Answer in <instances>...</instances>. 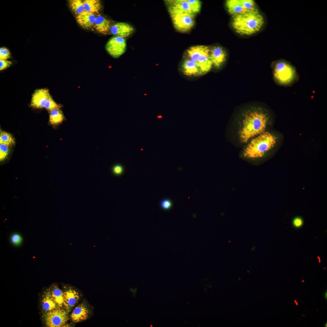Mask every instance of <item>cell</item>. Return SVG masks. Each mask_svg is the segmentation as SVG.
Wrapping results in <instances>:
<instances>
[{
    "instance_id": "obj_33",
    "label": "cell",
    "mask_w": 327,
    "mask_h": 327,
    "mask_svg": "<svg viewBox=\"0 0 327 327\" xmlns=\"http://www.w3.org/2000/svg\"><path fill=\"white\" fill-rule=\"evenodd\" d=\"M293 226L297 228H299L301 226L303 223V221L302 219L299 217H297L295 218L292 222Z\"/></svg>"
},
{
    "instance_id": "obj_26",
    "label": "cell",
    "mask_w": 327,
    "mask_h": 327,
    "mask_svg": "<svg viewBox=\"0 0 327 327\" xmlns=\"http://www.w3.org/2000/svg\"><path fill=\"white\" fill-rule=\"evenodd\" d=\"M239 2L247 11H251L256 9L255 8V3L252 0H239Z\"/></svg>"
},
{
    "instance_id": "obj_6",
    "label": "cell",
    "mask_w": 327,
    "mask_h": 327,
    "mask_svg": "<svg viewBox=\"0 0 327 327\" xmlns=\"http://www.w3.org/2000/svg\"><path fill=\"white\" fill-rule=\"evenodd\" d=\"M170 15L174 27L180 32H184L190 30L194 25V14L183 12Z\"/></svg>"
},
{
    "instance_id": "obj_13",
    "label": "cell",
    "mask_w": 327,
    "mask_h": 327,
    "mask_svg": "<svg viewBox=\"0 0 327 327\" xmlns=\"http://www.w3.org/2000/svg\"><path fill=\"white\" fill-rule=\"evenodd\" d=\"M210 58L213 65L217 68H219L226 59V54L221 48L215 47L210 51Z\"/></svg>"
},
{
    "instance_id": "obj_20",
    "label": "cell",
    "mask_w": 327,
    "mask_h": 327,
    "mask_svg": "<svg viewBox=\"0 0 327 327\" xmlns=\"http://www.w3.org/2000/svg\"><path fill=\"white\" fill-rule=\"evenodd\" d=\"M85 11L93 13H98L102 8L99 0H85L83 1Z\"/></svg>"
},
{
    "instance_id": "obj_25",
    "label": "cell",
    "mask_w": 327,
    "mask_h": 327,
    "mask_svg": "<svg viewBox=\"0 0 327 327\" xmlns=\"http://www.w3.org/2000/svg\"><path fill=\"white\" fill-rule=\"evenodd\" d=\"M191 10L194 14L199 12L201 7V2L198 0H187Z\"/></svg>"
},
{
    "instance_id": "obj_27",
    "label": "cell",
    "mask_w": 327,
    "mask_h": 327,
    "mask_svg": "<svg viewBox=\"0 0 327 327\" xmlns=\"http://www.w3.org/2000/svg\"><path fill=\"white\" fill-rule=\"evenodd\" d=\"M9 146L4 144H0V160L1 161L3 160L7 157L9 151Z\"/></svg>"
},
{
    "instance_id": "obj_9",
    "label": "cell",
    "mask_w": 327,
    "mask_h": 327,
    "mask_svg": "<svg viewBox=\"0 0 327 327\" xmlns=\"http://www.w3.org/2000/svg\"><path fill=\"white\" fill-rule=\"evenodd\" d=\"M51 96L48 89L46 88L36 90L33 93L31 105L33 107L46 108L50 97Z\"/></svg>"
},
{
    "instance_id": "obj_17",
    "label": "cell",
    "mask_w": 327,
    "mask_h": 327,
    "mask_svg": "<svg viewBox=\"0 0 327 327\" xmlns=\"http://www.w3.org/2000/svg\"><path fill=\"white\" fill-rule=\"evenodd\" d=\"M184 73L187 75H196L202 74L196 63L190 59H186L182 65Z\"/></svg>"
},
{
    "instance_id": "obj_8",
    "label": "cell",
    "mask_w": 327,
    "mask_h": 327,
    "mask_svg": "<svg viewBox=\"0 0 327 327\" xmlns=\"http://www.w3.org/2000/svg\"><path fill=\"white\" fill-rule=\"evenodd\" d=\"M126 47V41L124 38L114 36L108 41L105 45V49L112 57L117 58L124 53Z\"/></svg>"
},
{
    "instance_id": "obj_34",
    "label": "cell",
    "mask_w": 327,
    "mask_h": 327,
    "mask_svg": "<svg viewBox=\"0 0 327 327\" xmlns=\"http://www.w3.org/2000/svg\"><path fill=\"white\" fill-rule=\"evenodd\" d=\"M324 296H325V299H327V292H325V295H324Z\"/></svg>"
},
{
    "instance_id": "obj_16",
    "label": "cell",
    "mask_w": 327,
    "mask_h": 327,
    "mask_svg": "<svg viewBox=\"0 0 327 327\" xmlns=\"http://www.w3.org/2000/svg\"><path fill=\"white\" fill-rule=\"evenodd\" d=\"M88 314L87 308L84 305L81 304L74 309L71 314V317L74 322L78 323L86 320Z\"/></svg>"
},
{
    "instance_id": "obj_28",
    "label": "cell",
    "mask_w": 327,
    "mask_h": 327,
    "mask_svg": "<svg viewBox=\"0 0 327 327\" xmlns=\"http://www.w3.org/2000/svg\"><path fill=\"white\" fill-rule=\"evenodd\" d=\"M10 240L11 243L14 246H18L21 244L22 241V238L21 235L18 233H13L11 236Z\"/></svg>"
},
{
    "instance_id": "obj_19",
    "label": "cell",
    "mask_w": 327,
    "mask_h": 327,
    "mask_svg": "<svg viewBox=\"0 0 327 327\" xmlns=\"http://www.w3.org/2000/svg\"><path fill=\"white\" fill-rule=\"evenodd\" d=\"M51 296L60 308L63 306L64 293L58 287L54 286L48 291Z\"/></svg>"
},
{
    "instance_id": "obj_24",
    "label": "cell",
    "mask_w": 327,
    "mask_h": 327,
    "mask_svg": "<svg viewBox=\"0 0 327 327\" xmlns=\"http://www.w3.org/2000/svg\"><path fill=\"white\" fill-rule=\"evenodd\" d=\"M14 139L12 135L5 131H1L0 134V144L10 145L15 143Z\"/></svg>"
},
{
    "instance_id": "obj_1",
    "label": "cell",
    "mask_w": 327,
    "mask_h": 327,
    "mask_svg": "<svg viewBox=\"0 0 327 327\" xmlns=\"http://www.w3.org/2000/svg\"><path fill=\"white\" fill-rule=\"evenodd\" d=\"M268 119V114L260 108L246 113L240 132L242 141L246 142L252 137L263 132Z\"/></svg>"
},
{
    "instance_id": "obj_12",
    "label": "cell",
    "mask_w": 327,
    "mask_h": 327,
    "mask_svg": "<svg viewBox=\"0 0 327 327\" xmlns=\"http://www.w3.org/2000/svg\"><path fill=\"white\" fill-rule=\"evenodd\" d=\"M169 4L168 9L170 15L183 12L194 14L191 10L189 4L187 0L170 1Z\"/></svg>"
},
{
    "instance_id": "obj_4",
    "label": "cell",
    "mask_w": 327,
    "mask_h": 327,
    "mask_svg": "<svg viewBox=\"0 0 327 327\" xmlns=\"http://www.w3.org/2000/svg\"><path fill=\"white\" fill-rule=\"evenodd\" d=\"M273 74L275 81L281 86L291 85L299 79L298 74L294 67L283 60H279L276 62Z\"/></svg>"
},
{
    "instance_id": "obj_14",
    "label": "cell",
    "mask_w": 327,
    "mask_h": 327,
    "mask_svg": "<svg viewBox=\"0 0 327 327\" xmlns=\"http://www.w3.org/2000/svg\"><path fill=\"white\" fill-rule=\"evenodd\" d=\"M79 299L78 294L74 290L70 289L64 293L63 305L68 312L75 305Z\"/></svg>"
},
{
    "instance_id": "obj_31",
    "label": "cell",
    "mask_w": 327,
    "mask_h": 327,
    "mask_svg": "<svg viewBox=\"0 0 327 327\" xmlns=\"http://www.w3.org/2000/svg\"><path fill=\"white\" fill-rule=\"evenodd\" d=\"M123 167L120 164H116L112 168V172L113 173L116 175H120L123 172Z\"/></svg>"
},
{
    "instance_id": "obj_22",
    "label": "cell",
    "mask_w": 327,
    "mask_h": 327,
    "mask_svg": "<svg viewBox=\"0 0 327 327\" xmlns=\"http://www.w3.org/2000/svg\"><path fill=\"white\" fill-rule=\"evenodd\" d=\"M49 111V121L51 124L57 125L64 121V117L60 108H55Z\"/></svg>"
},
{
    "instance_id": "obj_36",
    "label": "cell",
    "mask_w": 327,
    "mask_h": 327,
    "mask_svg": "<svg viewBox=\"0 0 327 327\" xmlns=\"http://www.w3.org/2000/svg\"><path fill=\"white\" fill-rule=\"evenodd\" d=\"M325 327H326L327 326V323H326L325 324Z\"/></svg>"
},
{
    "instance_id": "obj_3",
    "label": "cell",
    "mask_w": 327,
    "mask_h": 327,
    "mask_svg": "<svg viewBox=\"0 0 327 327\" xmlns=\"http://www.w3.org/2000/svg\"><path fill=\"white\" fill-rule=\"evenodd\" d=\"M276 143L275 137L268 132L263 133L253 139L245 150V158L255 160L263 157Z\"/></svg>"
},
{
    "instance_id": "obj_29",
    "label": "cell",
    "mask_w": 327,
    "mask_h": 327,
    "mask_svg": "<svg viewBox=\"0 0 327 327\" xmlns=\"http://www.w3.org/2000/svg\"><path fill=\"white\" fill-rule=\"evenodd\" d=\"M172 203L169 199H164L160 203V206L161 208L164 210H168L171 208L172 206Z\"/></svg>"
},
{
    "instance_id": "obj_18",
    "label": "cell",
    "mask_w": 327,
    "mask_h": 327,
    "mask_svg": "<svg viewBox=\"0 0 327 327\" xmlns=\"http://www.w3.org/2000/svg\"><path fill=\"white\" fill-rule=\"evenodd\" d=\"M226 4L229 12L233 16L247 11L244 8L239 0H228L226 1Z\"/></svg>"
},
{
    "instance_id": "obj_23",
    "label": "cell",
    "mask_w": 327,
    "mask_h": 327,
    "mask_svg": "<svg viewBox=\"0 0 327 327\" xmlns=\"http://www.w3.org/2000/svg\"><path fill=\"white\" fill-rule=\"evenodd\" d=\"M68 4L71 11L77 15L84 10L83 1L81 0H70Z\"/></svg>"
},
{
    "instance_id": "obj_10",
    "label": "cell",
    "mask_w": 327,
    "mask_h": 327,
    "mask_svg": "<svg viewBox=\"0 0 327 327\" xmlns=\"http://www.w3.org/2000/svg\"><path fill=\"white\" fill-rule=\"evenodd\" d=\"M110 30L111 33L115 36L124 38L131 35L134 32V28L128 23L118 22L112 25Z\"/></svg>"
},
{
    "instance_id": "obj_5",
    "label": "cell",
    "mask_w": 327,
    "mask_h": 327,
    "mask_svg": "<svg viewBox=\"0 0 327 327\" xmlns=\"http://www.w3.org/2000/svg\"><path fill=\"white\" fill-rule=\"evenodd\" d=\"M210 52L209 48L203 45L191 47L187 50V54L190 59L196 63L202 74L209 71L213 65Z\"/></svg>"
},
{
    "instance_id": "obj_35",
    "label": "cell",
    "mask_w": 327,
    "mask_h": 327,
    "mask_svg": "<svg viewBox=\"0 0 327 327\" xmlns=\"http://www.w3.org/2000/svg\"><path fill=\"white\" fill-rule=\"evenodd\" d=\"M294 301L295 303L296 304V305L297 306H298V303L297 302L296 300H294Z\"/></svg>"
},
{
    "instance_id": "obj_30",
    "label": "cell",
    "mask_w": 327,
    "mask_h": 327,
    "mask_svg": "<svg viewBox=\"0 0 327 327\" xmlns=\"http://www.w3.org/2000/svg\"><path fill=\"white\" fill-rule=\"evenodd\" d=\"M11 54L9 50L5 47L0 48V59L7 60L9 58Z\"/></svg>"
},
{
    "instance_id": "obj_7",
    "label": "cell",
    "mask_w": 327,
    "mask_h": 327,
    "mask_svg": "<svg viewBox=\"0 0 327 327\" xmlns=\"http://www.w3.org/2000/svg\"><path fill=\"white\" fill-rule=\"evenodd\" d=\"M68 319V311L59 309L46 312L44 315L45 324L50 327L62 326Z\"/></svg>"
},
{
    "instance_id": "obj_15",
    "label": "cell",
    "mask_w": 327,
    "mask_h": 327,
    "mask_svg": "<svg viewBox=\"0 0 327 327\" xmlns=\"http://www.w3.org/2000/svg\"><path fill=\"white\" fill-rule=\"evenodd\" d=\"M111 26V22L108 19L100 15L96 17L94 27L98 32L106 34L110 30Z\"/></svg>"
},
{
    "instance_id": "obj_37",
    "label": "cell",
    "mask_w": 327,
    "mask_h": 327,
    "mask_svg": "<svg viewBox=\"0 0 327 327\" xmlns=\"http://www.w3.org/2000/svg\"><path fill=\"white\" fill-rule=\"evenodd\" d=\"M302 282H304V280H302Z\"/></svg>"
},
{
    "instance_id": "obj_2",
    "label": "cell",
    "mask_w": 327,
    "mask_h": 327,
    "mask_svg": "<svg viewBox=\"0 0 327 327\" xmlns=\"http://www.w3.org/2000/svg\"><path fill=\"white\" fill-rule=\"evenodd\" d=\"M264 22L263 16L255 9L233 16L232 25L239 34L250 35L259 31Z\"/></svg>"
},
{
    "instance_id": "obj_21",
    "label": "cell",
    "mask_w": 327,
    "mask_h": 327,
    "mask_svg": "<svg viewBox=\"0 0 327 327\" xmlns=\"http://www.w3.org/2000/svg\"><path fill=\"white\" fill-rule=\"evenodd\" d=\"M42 302L43 309L46 312L59 308L52 299L48 291L44 295Z\"/></svg>"
},
{
    "instance_id": "obj_32",
    "label": "cell",
    "mask_w": 327,
    "mask_h": 327,
    "mask_svg": "<svg viewBox=\"0 0 327 327\" xmlns=\"http://www.w3.org/2000/svg\"><path fill=\"white\" fill-rule=\"evenodd\" d=\"M11 61L7 60L0 59V70H4L8 68L12 64Z\"/></svg>"
},
{
    "instance_id": "obj_11",
    "label": "cell",
    "mask_w": 327,
    "mask_h": 327,
    "mask_svg": "<svg viewBox=\"0 0 327 327\" xmlns=\"http://www.w3.org/2000/svg\"><path fill=\"white\" fill-rule=\"evenodd\" d=\"M96 18L94 14L84 11L76 15V19L81 27L84 29H89L94 26Z\"/></svg>"
}]
</instances>
